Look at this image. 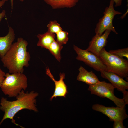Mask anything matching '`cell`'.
I'll use <instances>...</instances> for the list:
<instances>
[{"instance_id":"6da1fadb","label":"cell","mask_w":128,"mask_h":128,"mask_svg":"<svg viewBox=\"0 0 128 128\" xmlns=\"http://www.w3.org/2000/svg\"><path fill=\"white\" fill-rule=\"evenodd\" d=\"M27 42L21 37L12 44L10 48L1 59L3 66L9 70V73H23L24 67L29 65L30 56L27 50Z\"/></svg>"},{"instance_id":"7a4b0ae2","label":"cell","mask_w":128,"mask_h":128,"mask_svg":"<svg viewBox=\"0 0 128 128\" xmlns=\"http://www.w3.org/2000/svg\"><path fill=\"white\" fill-rule=\"evenodd\" d=\"M38 94L34 91L25 92L22 90L16 97V100L12 101L8 100L6 98H1L0 109L4 112L2 118L0 122V126L6 119H11L15 123L13 118L17 113L23 109H27L35 112L38 111L36 105V98Z\"/></svg>"},{"instance_id":"3957f363","label":"cell","mask_w":128,"mask_h":128,"mask_svg":"<svg viewBox=\"0 0 128 128\" xmlns=\"http://www.w3.org/2000/svg\"><path fill=\"white\" fill-rule=\"evenodd\" d=\"M28 87L27 78L22 73H6L0 87L3 93L9 97H16Z\"/></svg>"},{"instance_id":"277c9868","label":"cell","mask_w":128,"mask_h":128,"mask_svg":"<svg viewBox=\"0 0 128 128\" xmlns=\"http://www.w3.org/2000/svg\"><path fill=\"white\" fill-rule=\"evenodd\" d=\"M99 57L107 68V71L113 72L123 78L128 79V61L107 51L105 48L100 51Z\"/></svg>"},{"instance_id":"5b68a950","label":"cell","mask_w":128,"mask_h":128,"mask_svg":"<svg viewBox=\"0 0 128 128\" xmlns=\"http://www.w3.org/2000/svg\"><path fill=\"white\" fill-rule=\"evenodd\" d=\"M115 88L110 83L105 81H99L97 83L89 85L88 90L91 94L96 95L100 97L106 98L112 101L119 107L125 106L123 98H118L114 94Z\"/></svg>"},{"instance_id":"8992f818","label":"cell","mask_w":128,"mask_h":128,"mask_svg":"<svg viewBox=\"0 0 128 128\" xmlns=\"http://www.w3.org/2000/svg\"><path fill=\"white\" fill-rule=\"evenodd\" d=\"M114 2L113 0H110L109 6L105 8L103 12V16L99 19L96 24L95 29V32L99 35H101L106 30H110L117 34L116 32L113 24V21L116 15L122 14L120 12L116 10L114 8Z\"/></svg>"},{"instance_id":"52a82bcc","label":"cell","mask_w":128,"mask_h":128,"mask_svg":"<svg viewBox=\"0 0 128 128\" xmlns=\"http://www.w3.org/2000/svg\"><path fill=\"white\" fill-rule=\"evenodd\" d=\"M73 49L77 54L76 59L82 61L95 70L107 71V68L99 57L91 52L82 49L74 45Z\"/></svg>"},{"instance_id":"ba28073f","label":"cell","mask_w":128,"mask_h":128,"mask_svg":"<svg viewBox=\"0 0 128 128\" xmlns=\"http://www.w3.org/2000/svg\"><path fill=\"white\" fill-rule=\"evenodd\" d=\"M92 108L93 110L101 112L107 116L111 121H123L128 117L126 112L125 106L107 107L96 104L93 105Z\"/></svg>"},{"instance_id":"9c48e42d","label":"cell","mask_w":128,"mask_h":128,"mask_svg":"<svg viewBox=\"0 0 128 128\" xmlns=\"http://www.w3.org/2000/svg\"><path fill=\"white\" fill-rule=\"evenodd\" d=\"M111 31L110 30H106L100 36L97 33H96L90 41L89 46L86 50L99 57L100 51L106 45L107 39Z\"/></svg>"},{"instance_id":"30bf717a","label":"cell","mask_w":128,"mask_h":128,"mask_svg":"<svg viewBox=\"0 0 128 128\" xmlns=\"http://www.w3.org/2000/svg\"><path fill=\"white\" fill-rule=\"evenodd\" d=\"M100 72L101 77L108 80L115 88L122 93L128 89V82L123 78L111 72L101 70Z\"/></svg>"},{"instance_id":"8fae6325","label":"cell","mask_w":128,"mask_h":128,"mask_svg":"<svg viewBox=\"0 0 128 128\" xmlns=\"http://www.w3.org/2000/svg\"><path fill=\"white\" fill-rule=\"evenodd\" d=\"M46 73L53 81L55 85L54 93L50 98V100L51 101L54 98H56L57 97H65L68 92L67 86L64 81V79L65 78V74L60 73L59 74L60 79L57 81L54 79L48 67L46 68Z\"/></svg>"},{"instance_id":"7c38bea8","label":"cell","mask_w":128,"mask_h":128,"mask_svg":"<svg viewBox=\"0 0 128 128\" xmlns=\"http://www.w3.org/2000/svg\"><path fill=\"white\" fill-rule=\"evenodd\" d=\"M15 36L13 28L9 27L7 34L4 36H0V56L1 59L10 48L15 39Z\"/></svg>"},{"instance_id":"4fadbf2b","label":"cell","mask_w":128,"mask_h":128,"mask_svg":"<svg viewBox=\"0 0 128 128\" xmlns=\"http://www.w3.org/2000/svg\"><path fill=\"white\" fill-rule=\"evenodd\" d=\"M77 79L78 80L84 82L89 85L95 84L100 81L92 71H88L82 66L80 67Z\"/></svg>"},{"instance_id":"5bb4252c","label":"cell","mask_w":128,"mask_h":128,"mask_svg":"<svg viewBox=\"0 0 128 128\" xmlns=\"http://www.w3.org/2000/svg\"><path fill=\"white\" fill-rule=\"evenodd\" d=\"M53 9L65 8H71L75 6L79 0H44Z\"/></svg>"},{"instance_id":"9a60e30c","label":"cell","mask_w":128,"mask_h":128,"mask_svg":"<svg viewBox=\"0 0 128 128\" xmlns=\"http://www.w3.org/2000/svg\"><path fill=\"white\" fill-rule=\"evenodd\" d=\"M38 41L37 44V46L48 49L49 46L55 40V34L47 31L42 34H39L37 35Z\"/></svg>"},{"instance_id":"2e32d148","label":"cell","mask_w":128,"mask_h":128,"mask_svg":"<svg viewBox=\"0 0 128 128\" xmlns=\"http://www.w3.org/2000/svg\"><path fill=\"white\" fill-rule=\"evenodd\" d=\"M63 47L62 45L55 40L51 44L48 49L57 60L60 62L61 58V51Z\"/></svg>"},{"instance_id":"e0dca14e","label":"cell","mask_w":128,"mask_h":128,"mask_svg":"<svg viewBox=\"0 0 128 128\" xmlns=\"http://www.w3.org/2000/svg\"><path fill=\"white\" fill-rule=\"evenodd\" d=\"M47 27L48 28L47 31L54 34H56L63 30L60 25L56 20L50 21L47 24Z\"/></svg>"},{"instance_id":"ac0fdd59","label":"cell","mask_w":128,"mask_h":128,"mask_svg":"<svg viewBox=\"0 0 128 128\" xmlns=\"http://www.w3.org/2000/svg\"><path fill=\"white\" fill-rule=\"evenodd\" d=\"M56 34V41L62 45L66 44L68 40V33L66 31L61 30Z\"/></svg>"},{"instance_id":"d6986e66","label":"cell","mask_w":128,"mask_h":128,"mask_svg":"<svg viewBox=\"0 0 128 128\" xmlns=\"http://www.w3.org/2000/svg\"><path fill=\"white\" fill-rule=\"evenodd\" d=\"M109 52L118 57L123 58L125 57L128 60V48L119 49L109 51Z\"/></svg>"},{"instance_id":"ffe728a7","label":"cell","mask_w":128,"mask_h":128,"mask_svg":"<svg viewBox=\"0 0 128 128\" xmlns=\"http://www.w3.org/2000/svg\"><path fill=\"white\" fill-rule=\"evenodd\" d=\"M123 121H114L113 125L114 128H125V127L123 124Z\"/></svg>"},{"instance_id":"44dd1931","label":"cell","mask_w":128,"mask_h":128,"mask_svg":"<svg viewBox=\"0 0 128 128\" xmlns=\"http://www.w3.org/2000/svg\"><path fill=\"white\" fill-rule=\"evenodd\" d=\"M5 1L4 0H1L0 1V8L4 5L5 3ZM6 13V12L4 10L0 13V22L2 18L4 17Z\"/></svg>"},{"instance_id":"7402d4cb","label":"cell","mask_w":128,"mask_h":128,"mask_svg":"<svg viewBox=\"0 0 128 128\" xmlns=\"http://www.w3.org/2000/svg\"><path fill=\"white\" fill-rule=\"evenodd\" d=\"M5 73L0 68V87L5 79Z\"/></svg>"},{"instance_id":"603a6c76","label":"cell","mask_w":128,"mask_h":128,"mask_svg":"<svg viewBox=\"0 0 128 128\" xmlns=\"http://www.w3.org/2000/svg\"><path fill=\"white\" fill-rule=\"evenodd\" d=\"M123 99L125 104H128V92L126 90L123 93Z\"/></svg>"},{"instance_id":"cb8c5ba5","label":"cell","mask_w":128,"mask_h":128,"mask_svg":"<svg viewBox=\"0 0 128 128\" xmlns=\"http://www.w3.org/2000/svg\"><path fill=\"white\" fill-rule=\"evenodd\" d=\"M115 3V6L117 7L120 6L122 3V0H113Z\"/></svg>"},{"instance_id":"d4e9b609","label":"cell","mask_w":128,"mask_h":128,"mask_svg":"<svg viewBox=\"0 0 128 128\" xmlns=\"http://www.w3.org/2000/svg\"><path fill=\"white\" fill-rule=\"evenodd\" d=\"M5 1H7L8 0H2ZM10 3L11 4V6L12 9L13 8V0H10Z\"/></svg>"},{"instance_id":"484cf974","label":"cell","mask_w":128,"mask_h":128,"mask_svg":"<svg viewBox=\"0 0 128 128\" xmlns=\"http://www.w3.org/2000/svg\"><path fill=\"white\" fill-rule=\"evenodd\" d=\"M19 0L21 2H23V1L24 0Z\"/></svg>"}]
</instances>
